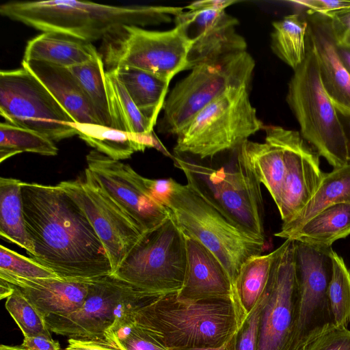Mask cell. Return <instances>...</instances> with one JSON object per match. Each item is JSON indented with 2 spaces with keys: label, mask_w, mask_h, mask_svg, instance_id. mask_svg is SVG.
Here are the masks:
<instances>
[{
  "label": "cell",
  "mask_w": 350,
  "mask_h": 350,
  "mask_svg": "<svg viewBox=\"0 0 350 350\" xmlns=\"http://www.w3.org/2000/svg\"><path fill=\"white\" fill-rule=\"evenodd\" d=\"M31 258L66 280H90L113 273L105 247L85 214L57 185L21 183Z\"/></svg>",
  "instance_id": "cell-1"
},
{
  "label": "cell",
  "mask_w": 350,
  "mask_h": 350,
  "mask_svg": "<svg viewBox=\"0 0 350 350\" xmlns=\"http://www.w3.org/2000/svg\"><path fill=\"white\" fill-rule=\"evenodd\" d=\"M183 8L163 5H112L91 1H12L0 6V14L42 32L53 31L92 42L119 26L145 27L169 23Z\"/></svg>",
  "instance_id": "cell-2"
},
{
  "label": "cell",
  "mask_w": 350,
  "mask_h": 350,
  "mask_svg": "<svg viewBox=\"0 0 350 350\" xmlns=\"http://www.w3.org/2000/svg\"><path fill=\"white\" fill-rule=\"evenodd\" d=\"M133 317L166 350H187L222 345L246 317L232 301H189L174 293L142 304Z\"/></svg>",
  "instance_id": "cell-3"
},
{
  "label": "cell",
  "mask_w": 350,
  "mask_h": 350,
  "mask_svg": "<svg viewBox=\"0 0 350 350\" xmlns=\"http://www.w3.org/2000/svg\"><path fill=\"white\" fill-rule=\"evenodd\" d=\"M160 202L184 234L198 241L219 259L233 286L242 265L263 251L265 242L230 221L187 184L170 178Z\"/></svg>",
  "instance_id": "cell-4"
},
{
  "label": "cell",
  "mask_w": 350,
  "mask_h": 350,
  "mask_svg": "<svg viewBox=\"0 0 350 350\" xmlns=\"http://www.w3.org/2000/svg\"><path fill=\"white\" fill-rule=\"evenodd\" d=\"M187 184L221 215L252 237L265 243L260 183L237 150L232 163L214 168L189 157H176Z\"/></svg>",
  "instance_id": "cell-5"
},
{
  "label": "cell",
  "mask_w": 350,
  "mask_h": 350,
  "mask_svg": "<svg viewBox=\"0 0 350 350\" xmlns=\"http://www.w3.org/2000/svg\"><path fill=\"white\" fill-rule=\"evenodd\" d=\"M306 56L293 70L286 102L302 137L334 169L349 163L346 139L335 106L321 82L317 57L309 36Z\"/></svg>",
  "instance_id": "cell-6"
},
{
  "label": "cell",
  "mask_w": 350,
  "mask_h": 350,
  "mask_svg": "<svg viewBox=\"0 0 350 350\" xmlns=\"http://www.w3.org/2000/svg\"><path fill=\"white\" fill-rule=\"evenodd\" d=\"M250 85L232 88L200 111L176 135L178 155L200 159L237 150L264 128L250 98Z\"/></svg>",
  "instance_id": "cell-7"
},
{
  "label": "cell",
  "mask_w": 350,
  "mask_h": 350,
  "mask_svg": "<svg viewBox=\"0 0 350 350\" xmlns=\"http://www.w3.org/2000/svg\"><path fill=\"white\" fill-rule=\"evenodd\" d=\"M186 267L185 235L170 216L142 234L112 275L158 297L180 291Z\"/></svg>",
  "instance_id": "cell-8"
},
{
  "label": "cell",
  "mask_w": 350,
  "mask_h": 350,
  "mask_svg": "<svg viewBox=\"0 0 350 350\" xmlns=\"http://www.w3.org/2000/svg\"><path fill=\"white\" fill-rule=\"evenodd\" d=\"M254 68V59L247 51L194 67L166 98L159 132L177 135L211 102L232 88L250 85Z\"/></svg>",
  "instance_id": "cell-9"
},
{
  "label": "cell",
  "mask_w": 350,
  "mask_h": 350,
  "mask_svg": "<svg viewBox=\"0 0 350 350\" xmlns=\"http://www.w3.org/2000/svg\"><path fill=\"white\" fill-rule=\"evenodd\" d=\"M155 298L112 274L88 280L83 305L66 314L45 317L51 332L74 338L106 340L120 325L133 320V311Z\"/></svg>",
  "instance_id": "cell-10"
},
{
  "label": "cell",
  "mask_w": 350,
  "mask_h": 350,
  "mask_svg": "<svg viewBox=\"0 0 350 350\" xmlns=\"http://www.w3.org/2000/svg\"><path fill=\"white\" fill-rule=\"evenodd\" d=\"M189 42L178 26L165 31L149 30L136 25H121L101 40L98 52L106 72L133 67L171 81L186 70Z\"/></svg>",
  "instance_id": "cell-11"
},
{
  "label": "cell",
  "mask_w": 350,
  "mask_h": 350,
  "mask_svg": "<svg viewBox=\"0 0 350 350\" xmlns=\"http://www.w3.org/2000/svg\"><path fill=\"white\" fill-rule=\"evenodd\" d=\"M0 114L6 122L36 131L54 142L77 135L72 118L23 66L0 72Z\"/></svg>",
  "instance_id": "cell-12"
},
{
  "label": "cell",
  "mask_w": 350,
  "mask_h": 350,
  "mask_svg": "<svg viewBox=\"0 0 350 350\" xmlns=\"http://www.w3.org/2000/svg\"><path fill=\"white\" fill-rule=\"evenodd\" d=\"M278 249L264 291L258 350H295L299 294L294 240L286 239Z\"/></svg>",
  "instance_id": "cell-13"
},
{
  "label": "cell",
  "mask_w": 350,
  "mask_h": 350,
  "mask_svg": "<svg viewBox=\"0 0 350 350\" xmlns=\"http://www.w3.org/2000/svg\"><path fill=\"white\" fill-rule=\"evenodd\" d=\"M57 185L85 214L105 248L113 272L143 232L100 187L88 168L83 177Z\"/></svg>",
  "instance_id": "cell-14"
},
{
  "label": "cell",
  "mask_w": 350,
  "mask_h": 350,
  "mask_svg": "<svg viewBox=\"0 0 350 350\" xmlns=\"http://www.w3.org/2000/svg\"><path fill=\"white\" fill-rule=\"evenodd\" d=\"M332 247H319L294 240V259L299 294L295 350L334 324L328 298L332 275Z\"/></svg>",
  "instance_id": "cell-15"
},
{
  "label": "cell",
  "mask_w": 350,
  "mask_h": 350,
  "mask_svg": "<svg viewBox=\"0 0 350 350\" xmlns=\"http://www.w3.org/2000/svg\"><path fill=\"white\" fill-rule=\"evenodd\" d=\"M87 168L107 195L144 232L170 216L168 209L150 193L145 177L129 164L96 150L86 156Z\"/></svg>",
  "instance_id": "cell-16"
},
{
  "label": "cell",
  "mask_w": 350,
  "mask_h": 350,
  "mask_svg": "<svg viewBox=\"0 0 350 350\" xmlns=\"http://www.w3.org/2000/svg\"><path fill=\"white\" fill-rule=\"evenodd\" d=\"M174 20L189 42L187 70L228 54L246 51V41L235 29L238 20L225 10H189L181 12Z\"/></svg>",
  "instance_id": "cell-17"
},
{
  "label": "cell",
  "mask_w": 350,
  "mask_h": 350,
  "mask_svg": "<svg viewBox=\"0 0 350 350\" xmlns=\"http://www.w3.org/2000/svg\"><path fill=\"white\" fill-rule=\"evenodd\" d=\"M285 176L277 206L282 224L292 220L309 202L323 178L319 154L297 131L285 129Z\"/></svg>",
  "instance_id": "cell-18"
},
{
  "label": "cell",
  "mask_w": 350,
  "mask_h": 350,
  "mask_svg": "<svg viewBox=\"0 0 350 350\" xmlns=\"http://www.w3.org/2000/svg\"><path fill=\"white\" fill-rule=\"evenodd\" d=\"M184 235L187 267L178 297L194 301L230 300L238 305L233 284L219 259L198 241Z\"/></svg>",
  "instance_id": "cell-19"
},
{
  "label": "cell",
  "mask_w": 350,
  "mask_h": 350,
  "mask_svg": "<svg viewBox=\"0 0 350 350\" xmlns=\"http://www.w3.org/2000/svg\"><path fill=\"white\" fill-rule=\"evenodd\" d=\"M301 14L314 45L323 88L335 106L350 111V75L337 52L332 19L318 13Z\"/></svg>",
  "instance_id": "cell-20"
},
{
  "label": "cell",
  "mask_w": 350,
  "mask_h": 350,
  "mask_svg": "<svg viewBox=\"0 0 350 350\" xmlns=\"http://www.w3.org/2000/svg\"><path fill=\"white\" fill-rule=\"evenodd\" d=\"M0 278L19 289L44 318L79 309L85 299L89 280L25 278L1 269Z\"/></svg>",
  "instance_id": "cell-21"
},
{
  "label": "cell",
  "mask_w": 350,
  "mask_h": 350,
  "mask_svg": "<svg viewBox=\"0 0 350 350\" xmlns=\"http://www.w3.org/2000/svg\"><path fill=\"white\" fill-rule=\"evenodd\" d=\"M263 142L247 140L237 152L248 169L260 184H263L275 204L280 203L285 176L284 128H265Z\"/></svg>",
  "instance_id": "cell-22"
},
{
  "label": "cell",
  "mask_w": 350,
  "mask_h": 350,
  "mask_svg": "<svg viewBox=\"0 0 350 350\" xmlns=\"http://www.w3.org/2000/svg\"><path fill=\"white\" fill-rule=\"evenodd\" d=\"M75 123L100 124L82 88L68 68L36 61L23 62Z\"/></svg>",
  "instance_id": "cell-23"
},
{
  "label": "cell",
  "mask_w": 350,
  "mask_h": 350,
  "mask_svg": "<svg viewBox=\"0 0 350 350\" xmlns=\"http://www.w3.org/2000/svg\"><path fill=\"white\" fill-rule=\"evenodd\" d=\"M98 55L92 42L62 33L46 31L27 42L22 61L43 62L70 68L88 62Z\"/></svg>",
  "instance_id": "cell-24"
},
{
  "label": "cell",
  "mask_w": 350,
  "mask_h": 350,
  "mask_svg": "<svg viewBox=\"0 0 350 350\" xmlns=\"http://www.w3.org/2000/svg\"><path fill=\"white\" fill-rule=\"evenodd\" d=\"M72 126L79 138L87 144L115 160L129 159L134 152H143L147 148L163 151L153 133L150 135H137L101 124L73 122Z\"/></svg>",
  "instance_id": "cell-25"
},
{
  "label": "cell",
  "mask_w": 350,
  "mask_h": 350,
  "mask_svg": "<svg viewBox=\"0 0 350 350\" xmlns=\"http://www.w3.org/2000/svg\"><path fill=\"white\" fill-rule=\"evenodd\" d=\"M340 203H350V163L325 173L319 187L309 202L292 220L282 224L275 236L288 239L318 213Z\"/></svg>",
  "instance_id": "cell-26"
},
{
  "label": "cell",
  "mask_w": 350,
  "mask_h": 350,
  "mask_svg": "<svg viewBox=\"0 0 350 350\" xmlns=\"http://www.w3.org/2000/svg\"><path fill=\"white\" fill-rule=\"evenodd\" d=\"M112 71L123 83L140 112L154 126L163 108L170 81L133 67H120Z\"/></svg>",
  "instance_id": "cell-27"
},
{
  "label": "cell",
  "mask_w": 350,
  "mask_h": 350,
  "mask_svg": "<svg viewBox=\"0 0 350 350\" xmlns=\"http://www.w3.org/2000/svg\"><path fill=\"white\" fill-rule=\"evenodd\" d=\"M350 234V203L331 205L318 213L288 239L319 247H331Z\"/></svg>",
  "instance_id": "cell-28"
},
{
  "label": "cell",
  "mask_w": 350,
  "mask_h": 350,
  "mask_svg": "<svg viewBox=\"0 0 350 350\" xmlns=\"http://www.w3.org/2000/svg\"><path fill=\"white\" fill-rule=\"evenodd\" d=\"M21 183L12 178H0V234L31 257L34 249L25 225Z\"/></svg>",
  "instance_id": "cell-29"
},
{
  "label": "cell",
  "mask_w": 350,
  "mask_h": 350,
  "mask_svg": "<svg viewBox=\"0 0 350 350\" xmlns=\"http://www.w3.org/2000/svg\"><path fill=\"white\" fill-rule=\"evenodd\" d=\"M105 78L111 127L133 135H151L154 126L136 107L115 72H106Z\"/></svg>",
  "instance_id": "cell-30"
},
{
  "label": "cell",
  "mask_w": 350,
  "mask_h": 350,
  "mask_svg": "<svg viewBox=\"0 0 350 350\" xmlns=\"http://www.w3.org/2000/svg\"><path fill=\"white\" fill-rule=\"evenodd\" d=\"M271 48L293 70L306 56L308 23L300 13L287 15L272 23Z\"/></svg>",
  "instance_id": "cell-31"
},
{
  "label": "cell",
  "mask_w": 350,
  "mask_h": 350,
  "mask_svg": "<svg viewBox=\"0 0 350 350\" xmlns=\"http://www.w3.org/2000/svg\"><path fill=\"white\" fill-rule=\"evenodd\" d=\"M277 248L267 254L252 256L241 266L234 284L236 301L247 317L258 303L267 284Z\"/></svg>",
  "instance_id": "cell-32"
},
{
  "label": "cell",
  "mask_w": 350,
  "mask_h": 350,
  "mask_svg": "<svg viewBox=\"0 0 350 350\" xmlns=\"http://www.w3.org/2000/svg\"><path fill=\"white\" fill-rule=\"evenodd\" d=\"M68 69L82 88L100 124L111 127L106 70L100 53L88 62Z\"/></svg>",
  "instance_id": "cell-33"
},
{
  "label": "cell",
  "mask_w": 350,
  "mask_h": 350,
  "mask_svg": "<svg viewBox=\"0 0 350 350\" xmlns=\"http://www.w3.org/2000/svg\"><path fill=\"white\" fill-rule=\"evenodd\" d=\"M0 161L23 152L55 156L58 148L55 142L36 131L6 122L0 124Z\"/></svg>",
  "instance_id": "cell-34"
},
{
  "label": "cell",
  "mask_w": 350,
  "mask_h": 350,
  "mask_svg": "<svg viewBox=\"0 0 350 350\" xmlns=\"http://www.w3.org/2000/svg\"><path fill=\"white\" fill-rule=\"evenodd\" d=\"M332 275L328 298L334 323L347 327L350 323V271L344 260L331 249Z\"/></svg>",
  "instance_id": "cell-35"
},
{
  "label": "cell",
  "mask_w": 350,
  "mask_h": 350,
  "mask_svg": "<svg viewBox=\"0 0 350 350\" xmlns=\"http://www.w3.org/2000/svg\"><path fill=\"white\" fill-rule=\"evenodd\" d=\"M13 287L14 291L6 298L5 306L24 337L43 335L52 338L44 317L19 289Z\"/></svg>",
  "instance_id": "cell-36"
},
{
  "label": "cell",
  "mask_w": 350,
  "mask_h": 350,
  "mask_svg": "<svg viewBox=\"0 0 350 350\" xmlns=\"http://www.w3.org/2000/svg\"><path fill=\"white\" fill-rule=\"evenodd\" d=\"M0 269L25 278H58L53 271L32 258L24 256L2 245L0 246Z\"/></svg>",
  "instance_id": "cell-37"
},
{
  "label": "cell",
  "mask_w": 350,
  "mask_h": 350,
  "mask_svg": "<svg viewBox=\"0 0 350 350\" xmlns=\"http://www.w3.org/2000/svg\"><path fill=\"white\" fill-rule=\"evenodd\" d=\"M106 342L122 350H166L145 332L134 319L118 327Z\"/></svg>",
  "instance_id": "cell-38"
},
{
  "label": "cell",
  "mask_w": 350,
  "mask_h": 350,
  "mask_svg": "<svg viewBox=\"0 0 350 350\" xmlns=\"http://www.w3.org/2000/svg\"><path fill=\"white\" fill-rule=\"evenodd\" d=\"M301 350H350V331L331 325L310 338Z\"/></svg>",
  "instance_id": "cell-39"
},
{
  "label": "cell",
  "mask_w": 350,
  "mask_h": 350,
  "mask_svg": "<svg viewBox=\"0 0 350 350\" xmlns=\"http://www.w3.org/2000/svg\"><path fill=\"white\" fill-rule=\"evenodd\" d=\"M265 302L264 292L254 308L234 334L235 350H258L261 312Z\"/></svg>",
  "instance_id": "cell-40"
},
{
  "label": "cell",
  "mask_w": 350,
  "mask_h": 350,
  "mask_svg": "<svg viewBox=\"0 0 350 350\" xmlns=\"http://www.w3.org/2000/svg\"><path fill=\"white\" fill-rule=\"evenodd\" d=\"M291 3L301 12L318 13L332 18L350 10L349 0H301Z\"/></svg>",
  "instance_id": "cell-41"
},
{
  "label": "cell",
  "mask_w": 350,
  "mask_h": 350,
  "mask_svg": "<svg viewBox=\"0 0 350 350\" xmlns=\"http://www.w3.org/2000/svg\"><path fill=\"white\" fill-rule=\"evenodd\" d=\"M61 350H122L105 340L96 338H69L68 345Z\"/></svg>",
  "instance_id": "cell-42"
},
{
  "label": "cell",
  "mask_w": 350,
  "mask_h": 350,
  "mask_svg": "<svg viewBox=\"0 0 350 350\" xmlns=\"http://www.w3.org/2000/svg\"><path fill=\"white\" fill-rule=\"evenodd\" d=\"M331 19L337 42L350 46V10L336 15Z\"/></svg>",
  "instance_id": "cell-43"
},
{
  "label": "cell",
  "mask_w": 350,
  "mask_h": 350,
  "mask_svg": "<svg viewBox=\"0 0 350 350\" xmlns=\"http://www.w3.org/2000/svg\"><path fill=\"white\" fill-rule=\"evenodd\" d=\"M20 347L25 350H61L58 341L43 335L24 337Z\"/></svg>",
  "instance_id": "cell-44"
},
{
  "label": "cell",
  "mask_w": 350,
  "mask_h": 350,
  "mask_svg": "<svg viewBox=\"0 0 350 350\" xmlns=\"http://www.w3.org/2000/svg\"><path fill=\"white\" fill-rule=\"evenodd\" d=\"M237 3L236 1L230 0H205L194 1L188 5L186 8L189 10H225V9L233 3Z\"/></svg>",
  "instance_id": "cell-45"
},
{
  "label": "cell",
  "mask_w": 350,
  "mask_h": 350,
  "mask_svg": "<svg viewBox=\"0 0 350 350\" xmlns=\"http://www.w3.org/2000/svg\"><path fill=\"white\" fill-rule=\"evenodd\" d=\"M335 108L346 139L348 159L350 163V111L337 106H335Z\"/></svg>",
  "instance_id": "cell-46"
},
{
  "label": "cell",
  "mask_w": 350,
  "mask_h": 350,
  "mask_svg": "<svg viewBox=\"0 0 350 350\" xmlns=\"http://www.w3.org/2000/svg\"><path fill=\"white\" fill-rule=\"evenodd\" d=\"M337 52L345 68L350 75V46L337 42Z\"/></svg>",
  "instance_id": "cell-47"
},
{
  "label": "cell",
  "mask_w": 350,
  "mask_h": 350,
  "mask_svg": "<svg viewBox=\"0 0 350 350\" xmlns=\"http://www.w3.org/2000/svg\"><path fill=\"white\" fill-rule=\"evenodd\" d=\"M187 350H235V339L234 334L233 336L222 345L218 347H208L195 348Z\"/></svg>",
  "instance_id": "cell-48"
},
{
  "label": "cell",
  "mask_w": 350,
  "mask_h": 350,
  "mask_svg": "<svg viewBox=\"0 0 350 350\" xmlns=\"http://www.w3.org/2000/svg\"><path fill=\"white\" fill-rule=\"evenodd\" d=\"M14 291V287L8 282L0 278V297L1 299L8 298Z\"/></svg>",
  "instance_id": "cell-49"
},
{
  "label": "cell",
  "mask_w": 350,
  "mask_h": 350,
  "mask_svg": "<svg viewBox=\"0 0 350 350\" xmlns=\"http://www.w3.org/2000/svg\"><path fill=\"white\" fill-rule=\"evenodd\" d=\"M0 350H25L21 348L20 346H8L5 345H1L0 346Z\"/></svg>",
  "instance_id": "cell-50"
}]
</instances>
